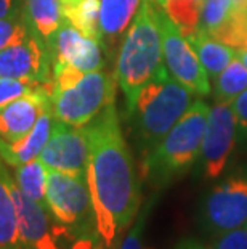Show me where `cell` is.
<instances>
[{
  "instance_id": "cell-11",
  "label": "cell",
  "mask_w": 247,
  "mask_h": 249,
  "mask_svg": "<svg viewBox=\"0 0 247 249\" xmlns=\"http://www.w3.org/2000/svg\"><path fill=\"white\" fill-rule=\"evenodd\" d=\"M12 193L18 213V231L24 249H63L61 238L69 233L49 213L47 206L29 199L19 192L15 180Z\"/></svg>"
},
{
  "instance_id": "cell-1",
  "label": "cell",
  "mask_w": 247,
  "mask_h": 249,
  "mask_svg": "<svg viewBox=\"0 0 247 249\" xmlns=\"http://www.w3.org/2000/svg\"><path fill=\"white\" fill-rule=\"evenodd\" d=\"M85 129L90 146L87 183L95 213L97 235L104 249H114L138 215L140 180L114 103L90 121Z\"/></svg>"
},
{
  "instance_id": "cell-33",
  "label": "cell",
  "mask_w": 247,
  "mask_h": 249,
  "mask_svg": "<svg viewBox=\"0 0 247 249\" xmlns=\"http://www.w3.org/2000/svg\"><path fill=\"white\" fill-rule=\"evenodd\" d=\"M236 58H238V60L247 68V47H243V49L236 50Z\"/></svg>"
},
{
  "instance_id": "cell-4",
  "label": "cell",
  "mask_w": 247,
  "mask_h": 249,
  "mask_svg": "<svg viewBox=\"0 0 247 249\" xmlns=\"http://www.w3.org/2000/svg\"><path fill=\"white\" fill-rule=\"evenodd\" d=\"M188 87L173 79L169 71L141 89L133 107L127 113L132 118L133 134L141 156L152 150L165 137L194 102Z\"/></svg>"
},
{
  "instance_id": "cell-6",
  "label": "cell",
  "mask_w": 247,
  "mask_h": 249,
  "mask_svg": "<svg viewBox=\"0 0 247 249\" xmlns=\"http://www.w3.org/2000/svg\"><path fill=\"white\" fill-rule=\"evenodd\" d=\"M115 76L103 70L83 72L71 87L51 90V113L56 121L83 127L93 121L101 111L114 103Z\"/></svg>"
},
{
  "instance_id": "cell-2",
  "label": "cell",
  "mask_w": 247,
  "mask_h": 249,
  "mask_svg": "<svg viewBox=\"0 0 247 249\" xmlns=\"http://www.w3.org/2000/svg\"><path fill=\"white\" fill-rule=\"evenodd\" d=\"M165 71L159 8L154 0H143L120 42L114 71L117 86L125 97L127 111L133 107L141 89Z\"/></svg>"
},
{
  "instance_id": "cell-29",
  "label": "cell",
  "mask_w": 247,
  "mask_h": 249,
  "mask_svg": "<svg viewBox=\"0 0 247 249\" xmlns=\"http://www.w3.org/2000/svg\"><path fill=\"white\" fill-rule=\"evenodd\" d=\"M146 214H148V211L136 219L135 225L129 230L127 235L122 238L119 249H151V248H143V245H141V230H143Z\"/></svg>"
},
{
  "instance_id": "cell-9",
  "label": "cell",
  "mask_w": 247,
  "mask_h": 249,
  "mask_svg": "<svg viewBox=\"0 0 247 249\" xmlns=\"http://www.w3.org/2000/svg\"><path fill=\"white\" fill-rule=\"evenodd\" d=\"M238 140V124L231 103L215 102L210 105L206 132H204L199 166L209 180L218 178L227 169L231 153Z\"/></svg>"
},
{
  "instance_id": "cell-24",
  "label": "cell",
  "mask_w": 247,
  "mask_h": 249,
  "mask_svg": "<svg viewBox=\"0 0 247 249\" xmlns=\"http://www.w3.org/2000/svg\"><path fill=\"white\" fill-rule=\"evenodd\" d=\"M234 0H202L199 29L214 36L227 23L234 10Z\"/></svg>"
},
{
  "instance_id": "cell-34",
  "label": "cell",
  "mask_w": 247,
  "mask_h": 249,
  "mask_svg": "<svg viewBox=\"0 0 247 249\" xmlns=\"http://www.w3.org/2000/svg\"><path fill=\"white\" fill-rule=\"evenodd\" d=\"M241 2H244V0H234V3H241Z\"/></svg>"
},
{
  "instance_id": "cell-14",
  "label": "cell",
  "mask_w": 247,
  "mask_h": 249,
  "mask_svg": "<svg viewBox=\"0 0 247 249\" xmlns=\"http://www.w3.org/2000/svg\"><path fill=\"white\" fill-rule=\"evenodd\" d=\"M51 84L39 87L35 92L15 100L0 109V139L16 142L34 129L40 114L51 107Z\"/></svg>"
},
{
  "instance_id": "cell-5",
  "label": "cell",
  "mask_w": 247,
  "mask_h": 249,
  "mask_svg": "<svg viewBox=\"0 0 247 249\" xmlns=\"http://www.w3.org/2000/svg\"><path fill=\"white\" fill-rule=\"evenodd\" d=\"M45 204L55 222L65 227L69 236H98L87 177L49 171Z\"/></svg>"
},
{
  "instance_id": "cell-26",
  "label": "cell",
  "mask_w": 247,
  "mask_h": 249,
  "mask_svg": "<svg viewBox=\"0 0 247 249\" xmlns=\"http://www.w3.org/2000/svg\"><path fill=\"white\" fill-rule=\"evenodd\" d=\"M45 84H35L28 81H19V79H10V77H0V109L7 105L13 103L15 100L35 92L39 87Z\"/></svg>"
},
{
  "instance_id": "cell-13",
  "label": "cell",
  "mask_w": 247,
  "mask_h": 249,
  "mask_svg": "<svg viewBox=\"0 0 247 249\" xmlns=\"http://www.w3.org/2000/svg\"><path fill=\"white\" fill-rule=\"evenodd\" d=\"M49 50L53 65H69L82 72L103 70V45L98 39L82 34L65 19L51 39Z\"/></svg>"
},
{
  "instance_id": "cell-32",
  "label": "cell",
  "mask_w": 247,
  "mask_h": 249,
  "mask_svg": "<svg viewBox=\"0 0 247 249\" xmlns=\"http://www.w3.org/2000/svg\"><path fill=\"white\" fill-rule=\"evenodd\" d=\"M175 249H209V246H204L202 243L193 240V238H186V240L178 243Z\"/></svg>"
},
{
  "instance_id": "cell-28",
  "label": "cell",
  "mask_w": 247,
  "mask_h": 249,
  "mask_svg": "<svg viewBox=\"0 0 247 249\" xmlns=\"http://www.w3.org/2000/svg\"><path fill=\"white\" fill-rule=\"evenodd\" d=\"M231 105L238 124V140L247 142V89Z\"/></svg>"
},
{
  "instance_id": "cell-25",
  "label": "cell",
  "mask_w": 247,
  "mask_h": 249,
  "mask_svg": "<svg viewBox=\"0 0 247 249\" xmlns=\"http://www.w3.org/2000/svg\"><path fill=\"white\" fill-rule=\"evenodd\" d=\"M31 34H33V31L29 29L28 23H26L23 12L16 17L2 18L0 19V52L10 45L23 42Z\"/></svg>"
},
{
  "instance_id": "cell-31",
  "label": "cell",
  "mask_w": 247,
  "mask_h": 249,
  "mask_svg": "<svg viewBox=\"0 0 247 249\" xmlns=\"http://www.w3.org/2000/svg\"><path fill=\"white\" fill-rule=\"evenodd\" d=\"M63 249H104V248L101 243H99L98 236H81V238H77L71 246L63 248Z\"/></svg>"
},
{
  "instance_id": "cell-27",
  "label": "cell",
  "mask_w": 247,
  "mask_h": 249,
  "mask_svg": "<svg viewBox=\"0 0 247 249\" xmlns=\"http://www.w3.org/2000/svg\"><path fill=\"white\" fill-rule=\"evenodd\" d=\"M209 249H247V227L214 236Z\"/></svg>"
},
{
  "instance_id": "cell-15",
  "label": "cell",
  "mask_w": 247,
  "mask_h": 249,
  "mask_svg": "<svg viewBox=\"0 0 247 249\" xmlns=\"http://www.w3.org/2000/svg\"><path fill=\"white\" fill-rule=\"evenodd\" d=\"M53 123L55 116L51 113L50 107L40 114L34 129L23 139L16 142H5L0 139V158L3 160V162L12 167H18L21 164L37 160L51 134Z\"/></svg>"
},
{
  "instance_id": "cell-22",
  "label": "cell",
  "mask_w": 247,
  "mask_h": 249,
  "mask_svg": "<svg viewBox=\"0 0 247 249\" xmlns=\"http://www.w3.org/2000/svg\"><path fill=\"white\" fill-rule=\"evenodd\" d=\"M247 89V68L234 58L214 81L212 95L215 102L233 103Z\"/></svg>"
},
{
  "instance_id": "cell-17",
  "label": "cell",
  "mask_w": 247,
  "mask_h": 249,
  "mask_svg": "<svg viewBox=\"0 0 247 249\" xmlns=\"http://www.w3.org/2000/svg\"><path fill=\"white\" fill-rule=\"evenodd\" d=\"M21 12L33 34L44 40L47 47L65 23L61 0H23Z\"/></svg>"
},
{
  "instance_id": "cell-19",
  "label": "cell",
  "mask_w": 247,
  "mask_h": 249,
  "mask_svg": "<svg viewBox=\"0 0 247 249\" xmlns=\"http://www.w3.org/2000/svg\"><path fill=\"white\" fill-rule=\"evenodd\" d=\"M188 40L198 53L199 61L210 81H215L218 74L236 58V49L202 31L194 33L191 37H188Z\"/></svg>"
},
{
  "instance_id": "cell-12",
  "label": "cell",
  "mask_w": 247,
  "mask_h": 249,
  "mask_svg": "<svg viewBox=\"0 0 247 249\" xmlns=\"http://www.w3.org/2000/svg\"><path fill=\"white\" fill-rule=\"evenodd\" d=\"M53 60L49 47L31 34L23 42L0 52V77L19 79L35 84H51Z\"/></svg>"
},
{
  "instance_id": "cell-10",
  "label": "cell",
  "mask_w": 247,
  "mask_h": 249,
  "mask_svg": "<svg viewBox=\"0 0 247 249\" xmlns=\"http://www.w3.org/2000/svg\"><path fill=\"white\" fill-rule=\"evenodd\" d=\"M88 151L90 146L85 125L77 127L55 119L53 129L39 160L49 171L87 177Z\"/></svg>"
},
{
  "instance_id": "cell-16",
  "label": "cell",
  "mask_w": 247,
  "mask_h": 249,
  "mask_svg": "<svg viewBox=\"0 0 247 249\" xmlns=\"http://www.w3.org/2000/svg\"><path fill=\"white\" fill-rule=\"evenodd\" d=\"M143 0H99V40L103 47L114 49L138 13Z\"/></svg>"
},
{
  "instance_id": "cell-18",
  "label": "cell",
  "mask_w": 247,
  "mask_h": 249,
  "mask_svg": "<svg viewBox=\"0 0 247 249\" xmlns=\"http://www.w3.org/2000/svg\"><path fill=\"white\" fill-rule=\"evenodd\" d=\"M13 177L0 158V249H24L18 231V213L12 193Z\"/></svg>"
},
{
  "instance_id": "cell-23",
  "label": "cell",
  "mask_w": 247,
  "mask_h": 249,
  "mask_svg": "<svg viewBox=\"0 0 247 249\" xmlns=\"http://www.w3.org/2000/svg\"><path fill=\"white\" fill-rule=\"evenodd\" d=\"M159 7L186 39L198 33L202 0H164Z\"/></svg>"
},
{
  "instance_id": "cell-8",
  "label": "cell",
  "mask_w": 247,
  "mask_h": 249,
  "mask_svg": "<svg viewBox=\"0 0 247 249\" xmlns=\"http://www.w3.org/2000/svg\"><path fill=\"white\" fill-rule=\"evenodd\" d=\"M159 23L162 33V53L167 71L194 95L207 97L212 92L210 79L207 77V72L202 68L190 40L180 33V29L162 10H159Z\"/></svg>"
},
{
  "instance_id": "cell-30",
  "label": "cell",
  "mask_w": 247,
  "mask_h": 249,
  "mask_svg": "<svg viewBox=\"0 0 247 249\" xmlns=\"http://www.w3.org/2000/svg\"><path fill=\"white\" fill-rule=\"evenodd\" d=\"M23 10V0H0V19L16 17Z\"/></svg>"
},
{
  "instance_id": "cell-35",
  "label": "cell",
  "mask_w": 247,
  "mask_h": 249,
  "mask_svg": "<svg viewBox=\"0 0 247 249\" xmlns=\"http://www.w3.org/2000/svg\"><path fill=\"white\" fill-rule=\"evenodd\" d=\"M244 227H247V220H246V225H244Z\"/></svg>"
},
{
  "instance_id": "cell-7",
  "label": "cell",
  "mask_w": 247,
  "mask_h": 249,
  "mask_svg": "<svg viewBox=\"0 0 247 249\" xmlns=\"http://www.w3.org/2000/svg\"><path fill=\"white\" fill-rule=\"evenodd\" d=\"M199 220L212 236L241 229L247 220V166L231 172L204 198Z\"/></svg>"
},
{
  "instance_id": "cell-3",
  "label": "cell",
  "mask_w": 247,
  "mask_h": 249,
  "mask_svg": "<svg viewBox=\"0 0 247 249\" xmlns=\"http://www.w3.org/2000/svg\"><path fill=\"white\" fill-rule=\"evenodd\" d=\"M210 107L196 100L157 145L141 156V172L157 190L175 183L199 161Z\"/></svg>"
},
{
  "instance_id": "cell-21",
  "label": "cell",
  "mask_w": 247,
  "mask_h": 249,
  "mask_svg": "<svg viewBox=\"0 0 247 249\" xmlns=\"http://www.w3.org/2000/svg\"><path fill=\"white\" fill-rule=\"evenodd\" d=\"M47 176L49 169L44 166L39 158L26 164L15 167V183L19 188V192L29 199L35 201L39 204H45L47 193Z\"/></svg>"
},
{
  "instance_id": "cell-36",
  "label": "cell",
  "mask_w": 247,
  "mask_h": 249,
  "mask_svg": "<svg viewBox=\"0 0 247 249\" xmlns=\"http://www.w3.org/2000/svg\"><path fill=\"white\" fill-rule=\"evenodd\" d=\"M63 2H65V0H63Z\"/></svg>"
},
{
  "instance_id": "cell-20",
  "label": "cell",
  "mask_w": 247,
  "mask_h": 249,
  "mask_svg": "<svg viewBox=\"0 0 247 249\" xmlns=\"http://www.w3.org/2000/svg\"><path fill=\"white\" fill-rule=\"evenodd\" d=\"M63 13L82 34L99 40V0H65Z\"/></svg>"
}]
</instances>
